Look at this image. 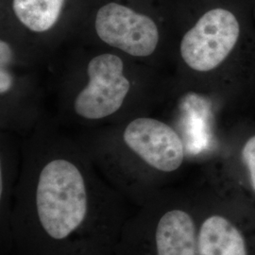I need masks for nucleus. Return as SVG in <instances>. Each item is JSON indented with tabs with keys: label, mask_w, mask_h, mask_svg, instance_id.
Returning <instances> with one entry per match:
<instances>
[{
	"label": "nucleus",
	"mask_w": 255,
	"mask_h": 255,
	"mask_svg": "<svg viewBox=\"0 0 255 255\" xmlns=\"http://www.w3.org/2000/svg\"><path fill=\"white\" fill-rule=\"evenodd\" d=\"M128 204L76 161L56 156L15 192L9 245L15 255H116Z\"/></svg>",
	"instance_id": "obj_1"
},
{
	"label": "nucleus",
	"mask_w": 255,
	"mask_h": 255,
	"mask_svg": "<svg viewBox=\"0 0 255 255\" xmlns=\"http://www.w3.org/2000/svg\"><path fill=\"white\" fill-rule=\"evenodd\" d=\"M116 255H198L197 197L157 193L128 219Z\"/></svg>",
	"instance_id": "obj_2"
},
{
	"label": "nucleus",
	"mask_w": 255,
	"mask_h": 255,
	"mask_svg": "<svg viewBox=\"0 0 255 255\" xmlns=\"http://www.w3.org/2000/svg\"><path fill=\"white\" fill-rule=\"evenodd\" d=\"M198 255H255V203L226 190L196 195Z\"/></svg>",
	"instance_id": "obj_3"
},
{
	"label": "nucleus",
	"mask_w": 255,
	"mask_h": 255,
	"mask_svg": "<svg viewBox=\"0 0 255 255\" xmlns=\"http://www.w3.org/2000/svg\"><path fill=\"white\" fill-rule=\"evenodd\" d=\"M240 27L233 12L211 9L182 38V60L193 70L208 72L217 68L233 51Z\"/></svg>",
	"instance_id": "obj_4"
},
{
	"label": "nucleus",
	"mask_w": 255,
	"mask_h": 255,
	"mask_svg": "<svg viewBox=\"0 0 255 255\" xmlns=\"http://www.w3.org/2000/svg\"><path fill=\"white\" fill-rule=\"evenodd\" d=\"M123 143L140 163L156 173L171 174L185 160V146L173 128L157 119L140 118L123 132Z\"/></svg>",
	"instance_id": "obj_5"
},
{
	"label": "nucleus",
	"mask_w": 255,
	"mask_h": 255,
	"mask_svg": "<svg viewBox=\"0 0 255 255\" xmlns=\"http://www.w3.org/2000/svg\"><path fill=\"white\" fill-rule=\"evenodd\" d=\"M123 70V61L117 55L107 53L93 58L87 66L89 82L75 100V112L93 120L118 112L130 89Z\"/></svg>",
	"instance_id": "obj_6"
},
{
	"label": "nucleus",
	"mask_w": 255,
	"mask_h": 255,
	"mask_svg": "<svg viewBox=\"0 0 255 255\" xmlns=\"http://www.w3.org/2000/svg\"><path fill=\"white\" fill-rule=\"evenodd\" d=\"M95 28L101 40L134 57L152 54L159 42V31L150 17L118 3L100 9Z\"/></svg>",
	"instance_id": "obj_7"
},
{
	"label": "nucleus",
	"mask_w": 255,
	"mask_h": 255,
	"mask_svg": "<svg viewBox=\"0 0 255 255\" xmlns=\"http://www.w3.org/2000/svg\"><path fill=\"white\" fill-rule=\"evenodd\" d=\"M64 3V0H12V9L25 27L44 32L56 24Z\"/></svg>",
	"instance_id": "obj_8"
},
{
	"label": "nucleus",
	"mask_w": 255,
	"mask_h": 255,
	"mask_svg": "<svg viewBox=\"0 0 255 255\" xmlns=\"http://www.w3.org/2000/svg\"><path fill=\"white\" fill-rule=\"evenodd\" d=\"M240 159L247 173L246 187L242 197L255 203V134L242 146Z\"/></svg>",
	"instance_id": "obj_9"
}]
</instances>
